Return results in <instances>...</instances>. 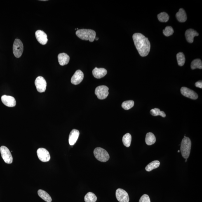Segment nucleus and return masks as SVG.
I'll return each mask as SVG.
<instances>
[{"mask_svg":"<svg viewBox=\"0 0 202 202\" xmlns=\"http://www.w3.org/2000/svg\"><path fill=\"white\" fill-rule=\"evenodd\" d=\"M133 38L139 55L142 57L147 56L151 49L150 42L148 39L140 33H135L133 35Z\"/></svg>","mask_w":202,"mask_h":202,"instance_id":"nucleus-1","label":"nucleus"},{"mask_svg":"<svg viewBox=\"0 0 202 202\" xmlns=\"http://www.w3.org/2000/svg\"><path fill=\"white\" fill-rule=\"evenodd\" d=\"M76 36L80 39L93 42L96 36V32L91 29H81L78 30L76 32Z\"/></svg>","mask_w":202,"mask_h":202,"instance_id":"nucleus-2","label":"nucleus"},{"mask_svg":"<svg viewBox=\"0 0 202 202\" xmlns=\"http://www.w3.org/2000/svg\"><path fill=\"white\" fill-rule=\"evenodd\" d=\"M191 142L189 137H184L181 143L180 151L182 156L185 159L189 158L191 152Z\"/></svg>","mask_w":202,"mask_h":202,"instance_id":"nucleus-3","label":"nucleus"},{"mask_svg":"<svg viewBox=\"0 0 202 202\" xmlns=\"http://www.w3.org/2000/svg\"><path fill=\"white\" fill-rule=\"evenodd\" d=\"M94 154L95 158L102 162H106L109 159L110 156L108 153L102 148H96L94 150Z\"/></svg>","mask_w":202,"mask_h":202,"instance_id":"nucleus-4","label":"nucleus"},{"mask_svg":"<svg viewBox=\"0 0 202 202\" xmlns=\"http://www.w3.org/2000/svg\"><path fill=\"white\" fill-rule=\"evenodd\" d=\"M109 88L105 85H101L95 88V94L97 98L103 100L107 98L109 95Z\"/></svg>","mask_w":202,"mask_h":202,"instance_id":"nucleus-5","label":"nucleus"},{"mask_svg":"<svg viewBox=\"0 0 202 202\" xmlns=\"http://www.w3.org/2000/svg\"><path fill=\"white\" fill-rule=\"evenodd\" d=\"M23 51V45L19 39H15L13 46V52L15 56L17 58L22 56Z\"/></svg>","mask_w":202,"mask_h":202,"instance_id":"nucleus-6","label":"nucleus"},{"mask_svg":"<svg viewBox=\"0 0 202 202\" xmlns=\"http://www.w3.org/2000/svg\"><path fill=\"white\" fill-rule=\"evenodd\" d=\"M2 157L5 163L11 164L13 161V157L9 149L5 146H2L0 148Z\"/></svg>","mask_w":202,"mask_h":202,"instance_id":"nucleus-7","label":"nucleus"},{"mask_svg":"<svg viewBox=\"0 0 202 202\" xmlns=\"http://www.w3.org/2000/svg\"><path fill=\"white\" fill-rule=\"evenodd\" d=\"M35 85L38 91L43 93L46 90L47 83L46 80L42 76H38L35 81Z\"/></svg>","mask_w":202,"mask_h":202,"instance_id":"nucleus-8","label":"nucleus"},{"mask_svg":"<svg viewBox=\"0 0 202 202\" xmlns=\"http://www.w3.org/2000/svg\"><path fill=\"white\" fill-rule=\"evenodd\" d=\"M38 156L39 159L43 162H47L50 160L49 152L46 149L43 148H40L37 151Z\"/></svg>","mask_w":202,"mask_h":202,"instance_id":"nucleus-9","label":"nucleus"},{"mask_svg":"<svg viewBox=\"0 0 202 202\" xmlns=\"http://www.w3.org/2000/svg\"><path fill=\"white\" fill-rule=\"evenodd\" d=\"M116 199L119 202H129V197L127 192L124 190L119 188L116 191Z\"/></svg>","mask_w":202,"mask_h":202,"instance_id":"nucleus-10","label":"nucleus"},{"mask_svg":"<svg viewBox=\"0 0 202 202\" xmlns=\"http://www.w3.org/2000/svg\"><path fill=\"white\" fill-rule=\"evenodd\" d=\"M181 94L188 98L196 100L198 98V95L196 92L186 87H182L180 89Z\"/></svg>","mask_w":202,"mask_h":202,"instance_id":"nucleus-11","label":"nucleus"},{"mask_svg":"<svg viewBox=\"0 0 202 202\" xmlns=\"http://www.w3.org/2000/svg\"><path fill=\"white\" fill-rule=\"evenodd\" d=\"M2 102L4 105L9 107H14L16 104V100L11 96L3 95L1 97Z\"/></svg>","mask_w":202,"mask_h":202,"instance_id":"nucleus-12","label":"nucleus"},{"mask_svg":"<svg viewBox=\"0 0 202 202\" xmlns=\"http://www.w3.org/2000/svg\"><path fill=\"white\" fill-rule=\"evenodd\" d=\"M84 78V74L80 70L76 71L71 79V82L72 84L77 85L79 84L83 81Z\"/></svg>","mask_w":202,"mask_h":202,"instance_id":"nucleus-13","label":"nucleus"},{"mask_svg":"<svg viewBox=\"0 0 202 202\" xmlns=\"http://www.w3.org/2000/svg\"><path fill=\"white\" fill-rule=\"evenodd\" d=\"M35 36L36 39L41 44L44 45L47 42V36L43 31L41 30L36 31Z\"/></svg>","mask_w":202,"mask_h":202,"instance_id":"nucleus-14","label":"nucleus"},{"mask_svg":"<svg viewBox=\"0 0 202 202\" xmlns=\"http://www.w3.org/2000/svg\"><path fill=\"white\" fill-rule=\"evenodd\" d=\"M79 135V131L76 129H73L69 135V142L70 145H74L77 142Z\"/></svg>","mask_w":202,"mask_h":202,"instance_id":"nucleus-15","label":"nucleus"},{"mask_svg":"<svg viewBox=\"0 0 202 202\" xmlns=\"http://www.w3.org/2000/svg\"><path fill=\"white\" fill-rule=\"evenodd\" d=\"M185 36L186 40L189 43H192L194 42V38L195 36H198L199 34L196 31L193 29H189L186 30L185 32Z\"/></svg>","mask_w":202,"mask_h":202,"instance_id":"nucleus-16","label":"nucleus"},{"mask_svg":"<svg viewBox=\"0 0 202 202\" xmlns=\"http://www.w3.org/2000/svg\"><path fill=\"white\" fill-rule=\"evenodd\" d=\"M93 75L94 77L97 79H100L104 77L107 74V71L105 69L100 68H98L97 67H95L93 70Z\"/></svg>","mask_w":202,"mask_h":202,"instance_id":"nucleus-17","label":"nucleus"},{"mask_svg":"<svg viewBox=\"0 0 202 202\" xmlns=\"http://www.w3.org/2000/svg\"><path fill=\"white\" fill-rule=\"evenodd\" d=\"M58 59L59 64L61 66H63L68 64L70 57L67 54L62 53L58 55Z\"/></svg>","mask_w":202,"mask_h":202,"instance_id":"nucleus-18","label":"nucleus"},{"mask_svg":"<svg viewBox=\"0 0 202 202\" xmlns=\"http://www.w3.org/2000/svg\"><path fill=\"white\" fill-rule=\"evenodd\" d=\"M176 17L177 20L180 22H184L187 20V15L184 9L180 8L179 12L176 14Z\"/></svg>","mask_w":202,"mask_h":202,"instance_id":"nucleus-19","label":"nucleus"},{"mask_svg":"<svg viewBox=\"0 0 202 202\" xmlns=\"http://www.w3.org/2000/svg\"><path fill=\"white\" fill-rule=\"evenodd\" d=\"M156 141V137L154 134L149 132L146 134L145 142L148 145H151L154 144Z\"/></svg>","mask_w":202,"mask_h":202,"instance_id":"nucleus-20","label":"nucleus"},{"mask_svg":"<svg viewBox=\"0 0 202 202\" xmlns=\"http://www.w3.org/2000/svg\"><path fill=\"white\" fill-rule=\"evenodd\" d=\"M38 196L45 201L47 202H51L52 200L51 197L46 192L42 190L39 189L38 191Z\"/></svg>","mask_w":202,"mask_h":202,"instance_id":"nucleus-21","label":"nucleus"},{"mask_svg":"<svg viewBox=\"0 0 202 202\" xmlns=\"http://www.w3.org/2000/svg\"><path fill=\"white\" fill-rule=\"evenodd\" d=\"M160 164V161L157 160L153 161L146 166L145 169L147 172H151L152 170L158 168Z\"/></svg>","mask_w":202,"mask_h":202,"instance_id":"nucleus-22","label":"nucleus"},{"mask_svg":"<svg viewBox=\"0 0 202 202\" xmlns=\"http://www.w3.org/2000/svg\"><path fill=\"white\" fill-rule=\"evenodd\" d=\"M131 136L130 133H127L123 136V144L127 147H130L131 142Z\"/></svg>","mask_w":202,"mask_h":202,"instance_id":"nucleus-23","label":"nucleus"},{"mask_svg":"<svg viewBox=\"0 0 202 202\" xmlns=\"http://www.w3.org/2000/svg\"><path fill=\"white\" fill-rule=\"evenodd\" d=\"M97 200V196L91 192H88L85 196V202H95Z\"/></svg>","mask_w":202,"mask_h":202,"instance_id":"nucleus-24","label":"nucleus"},{"mask_svg":"<svg viewBox=\"0 0 202 202\" xmlns=\"http://www.w3.org/2000/svg\"><path fill=\"white\" fill-rule=\"evenodd\" d=\"M191 68L192 70L202 69V62L200 59H196L192 61L191 63Z\"/></svg>","mask_w":202,"mask_h":202,"instance_id":"nucleus-25","label":"nucleus"},{"mask_svg":"<svg viewBox=\"0 0 202 202\" xmlns=\"http://www.w3.org/2000/svg\"><path fill=\"white\" fill-rule=\"evenodd\" d=\"M177 63L180 67L183 66L185 62V57L184 54L182 52H179L176 55Z\"/></svg>","mask_w":202,"mask_h":202,"instance_id":"nucleus-26","label":"nucleus"},{"mask_svg":"<svg viewBox=\"0 0 202 202\" xmlns=\"http://www.w3.org/2000/svg\"><path fill=\"white\" fill-rule=\"evenodd\" d=\"M150 114L153 116H161L162 117L165 118L166 116V114L163 111H160L158 108H154L151 109L150 111Z\"/></svg>","mask_w":202,"mask_h":202,"instance_id":"nucleus-27","label":"nucleus"},{"mask_svg":"<svg viewBox=\"0 0 202 202\" xmlns=\"http://www.w3.org/2000/svg\"><path fill=\"white\" fill-rule=\"evenodd\" d=\"M157 17L158 20L161 22H168L170 18L168 14L165 12H163L158 14Z\"/></svg>","mask_w":202,"mask_h":202,"instance_id":"nucleus-28","label":"nucleus"},{"mask_svg":"<svg viewBox=\"0 0 202 202\" xmlns=\"http://www.w3.org/2000/svg\"><path fill=\"white\" fill-rule=\"evenodd\" d=\"M135 102L133 100H127L125 101L122 104V107L123 109L128 110L134 107Z\"/></svg>","mask_w":202,"mask_h":202,"instance_id":"nucleus-29","label":"nucleus"},{"mask_svg":"<svg viewBox=\"0 0 202 202\" xmlns=\"http://www.w3.org/2000/svg\"><path fill=\"white\" fill-rule=\"evenodd\" d=\"M174 32L173 29L172 27L168 26L163 30V33L165 36H169L173 34Z\"/></svg>","mask_w":202,"mask_h":202,"instance_id":"nucleus-30","label":"nucleus"},{"mask_svg":"<svg viewBox=\"0 0 202 202\" xmlns=\"http://www.w3.org/2000/svg\"><path fill=\"white\" fill-rule=\"evenodd\" d=\"M139 202H151L149 197L147 194H144L139 200Z\"/></svg>","mask_w":202,"mask_h":202,"instance_id":"nucleus-31","label":"nucleus"},{"mask_svg":"<svg viewBox=\"0 0 202 202\" xmlns=\"http://www.w3.org/2000/svg\"><path fill=\"white\" fill-rule=\"evenodd\" d=\"M195 86L199 88H202V81H199L195 83Z\"/></svg>","mask_w":202,"mask_h":202,"instance_id":"nucleus-32","label":"nucleus"},{"mask_svg":"<svg viewBox=\"0 0 202 202\" xmlns=\"http://www.w3.org/2000/svg\"><path fill=\"white\" fill-rule=\"evenodd\" d=\"M95 39L96 40V41H97V40H98L99 39V38H96V37H95Z\"/></svg>","mask_w":202,"mask_h":202,"instance_id":"nucleus-33","label":"nucleus"},{"mask_svg":"<svg viewBox=\"0 0 202 202\" xmlns=\"http://www.w3.org/2000/svg\"><path fill=\"white\" fill-rule=\"evenodd\" d=\"M187 159H186L185 160L186 162H187Z\"/></svg>","mask_w":202,"mask_h":202,"instance_id":"nucleus-34","label":"nucleus"},{"mask_svg":"<svg viewBox=\"0 0 202 202\" xmlns=\"http://www.w3.org/2000/svg\"><path fill=\"white\" fill-rule=\"evenodd\" d=\"M180 152V151L178 150V152Z\"/></svg>","mask_w":202,"mask_h":202,"instance_id":"nucleus-35","label":"nucleus"}]
</instances>
